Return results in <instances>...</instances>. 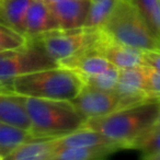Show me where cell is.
Returning <instances> with one entry per match:
<instances>
[{
	"label": "cell",
	"mask_w": 160,
	"mask_h": 160,
	"mask_svg": "<svg viewBox=\"0 0 160 160\" xmlns=\"http://www.w3.org/2000/svg\"><path fill=\"white\" fill-rule=\"evenodd\" d=\"M160 100L149 99L137 104L122 108L108 115L87 120L83 126L100 132L127 149L134 139L156 124Z\"/></svg>",
	"instance_id": "obj_1"
},
{
	"label": "cell",
	"mask_w": 160,
	"mask_h": 160,
	"mask_svg": "<svg viewBox=\"0 0 160 160\" xmlns=\"http://www.w3.org/2000/svg\"><path fill=\"white\" fill-rule=\"evenodd\" d=\"M80 76L66 67L41 69L16 77L8 90L23 97L71 101L82 89Z\"/></svg>",
	"instance_id": "obj_2"
},
{
	"label": "cell",
	"mask_w": 160,
	"mask_h": 160,
	"mask_svg": "<svg viewBox=\"0 0 160 160\" xmlns=\"http://www.w3.org/2000/svg\"><path fill=\"white\" fill-rule=\"evenodd\" d=\"M31 122V133L38 138H55L76 131L86 118L68 100H51L25 97Z\"/></svg>",
	"instance_id": "obj_3"
},
{
	"label": "cell",
	"mask_w": 160,
	"mask_h": 160,
	"mask_svg": "<svg viewBox=\"0 0 160 160\" xmlns=\"http://www.w3.org/2000/svg\"><path fill=\"white\" fill-rule=\"evenodd\" d=\"M100 30L108 38L123 45L142 51H160V41L129 0H118Z\"/></svg>",
	"instance_id": "obj_4"
},
{
	"label": "cell",
	"mask_w": 160,
	"mask_h": 160,
	"mask_svg": "<svg viewBox=\"0 0 160 160\" xmlns=\"http://www.w3.org/2000/svg\"><path fill=\"white\" fill-rule=\"evenodd\" d=\"M57 66L35 38H28L24 45L17 48L0 51V81L8 86L19 76Z\"/></svg>",
	"instance_id": "obj_5"
},
{
	"label": "cell",
	"mask_w": 160,
	"mask_h": 160,
	"mask_svg": "<svg viewBox=\"0 0 160 160\" xmlns=\"http://www.w3.org/2000/svg\"><path fill=\"white\" fill-rule=\"evenodd\" d=\"M100 29H55L33 38L38 41L46 53L57 64L86 47L94 44L100 38Z\"/></svg>",
	"instance_id": "obj_6"
},
{
	"label": "cell",
	"mask_w": 160,
	"mask_h": 160,
	"mask_svg": "<svg viewBox=\"0 0 160 160\" xmlns=\"http://www.w3.org/2000/svg\"><path fill=\"white\" fill-rule=\"evenodd\" d=\"M71 102L86 120L101 118L120 109V97L114 90L105 91L85 85Z\"/></svg>",
	"instance_id": "obj_7"
},
{
	"label": "cell",
	"mask_w": 160,
	"mask_h": 160,
	"mask_svg": "<svg viewBox=\"0 0 160 160\" xmlns=\"http://www.w3.org/2000/svg\"><path fill=\"white\" fill-rule=\"evenodd\" d=\"M114 91L120 97V109L149 100L146 92L142 66L120 69V75Z\"/></svg>",
	"instance_id": "obj_8"
},
{
	"label": "cell",
	"mask_w": 160,
	"mask_h": 160,
	"mask_svg": "<svg viewBox=\"0 0 160 160\" xmlns=\"http://www.w3.org/2000/svg\"><path fill=\"white\" fill-rule=\"evenodd\" d=\"M97 45L101 55L116 68L127 69L144 66V51L115 42L103 34L102 31Z\"/></svg>",
	"instance_id": "obj_9"
},
{
	"label": "cell",
	"mask_w": 160,
	"mask_h": 160,
	"mask_svg": "<svg viewBox=\"0 0 160 160\" xmlns=\"http://www.w3.org/2000/svg\"><path fill=\"white\" fill-rule=\"evenodd\" d=\"M98 41L82 51L76 53L75 55L62 60L59 66L73 70L80 76V78L96 75L113 67V65L99 52L97 45Z\"/></svg>",
	"instance_id": "obj_10"
},
{
	"label": "cell",
	"mask_w": 160,
	"mask_h": 160,
	"mask_svg": "<svg viewBox=\"0 0 160 160\" xmlns=\"http://www.w3.org/2000/svg\"><path fill=\"white\" fill-rule=\"evenodd\" d=\"M90 2L91 0H65L48 6L58 29L66 30L83 27Z\"/></svg>",
	"instance_id": "obj_11"
},
{
	"label": "cell",
	"mask_w": 160,
	"mask_h": 160,
	"mask_svg": "<svg viewBox=\"0 0 160 160\" xmlns=\"http://www.w3.org/2000/svg\"><path fill=\"white\" fill-rule=\"evenodd\" d=\"M0 122L31 132L25 97L10 90H0Z\"/></svg>",
	"instance_id": "obj_12"
},
{
	"label": "cell",
	"mask_w": 160,
	"mask_h": 160,
	"mask_svg": "<svg viewBox=\"0 0 160 160\" xmlns=\"http://www.w3.org/2000/svg\"><path fill=\"white\" fill-rule=\"evenodd\" d=\"M58 29L49 6L43 0H32L24 23V36L33 38L45 32Z\"/></svg>",
	"instance_id": "obj_13"
},
{
	"label": "cell",
	"mask_w": 160,
	"mask_h": 160,
	"mask_svg": "<svg viewBox=\"0 0 160 160\" xmlns=\"http://www.w3.org/2000/svg\"><path fill=\"white\" fill-rule=\"evenodd\" d=\"M56 149V137L33 138L12 149L5 160H53Z\"/></svg>",
	"instance_id": "obj_14"
},
{
	"label": "cell",
	"mask_w": 160,
	"mask_h": 160,
	"mask_svg": "<svg viewBox=\"0 0 160 160\" xmlns=\"http://www.w3.org/2000/svg\"><path fill=\"white\" fill-rule=\"evenodd\" d=\"M56 142L57 147H97L118 144L100 132L83 125L71 133L56 137Z\"/></svg>",
	"instance_id": "obj_15"
},
{
	"label": "cell",
	"mask_w": 160,
	"mask_h": 160,
	"mask_svg": "<svg viewBox=\"0 0 160 160\" xmlns=\"http://www.w3.org/2000/svg\"><path fill=\"white\" fill-rule=\"evenodd\" d=\"M120 149L123 147L118 144L97 147H57L53 160H99Z\"/></svg>",
	"instance_id": "obj_16"
},
{
	"label": "cell",
	"mask_w": 160,
	"mask_h": 160,
	"mask_svg": "<svg viewBox=\"0 0 160 160\" xmlns=\"http://www.w3.org/2000/svg\"><path fill=\"white\" fill-rule=\"evenodd\" d=\"M32 0H0V23L24 35V23Z\"/></svg>",
	"instance_id": "obj_17"
},
{
	"label": "cell",
	"mask_w": 160,
	"mask_h": 160,
	"mask_svg": "<svg viewBox=\"0 0 160 160\" xmlns=\"http://www.w3.org/2000/svg\"><path fill=\"white\" fill-rule=\"evenodd\" d=\"M33 138L38 137H35L29 131L0 122V153L2 155L3 160L12 149Z\"/></svg>",
	"instance_id": "obj_18"
},
{
	"label": "cell",
	"mask_w": 160,
	"mask_h": 160,
	"mask_svg": "<svg viewBox=\"0 0 160 160\" xmlns=\"http://www.w3.org/2000/svg\"><path fill=\"white\" fill-rule=\"evenodd\" d=\"M127 149H135L142 153V158L160 152V126L152 125L129 144Z\"/></svg>",
	"instance_id": "obj_19"
},
{
	"label": "cell",
	"mask_w": 160,
	"mask_h": 160,
	"mask_svg": "<svg viewBox=\"0 0 160 160\" xmlns=\"http://www.w3.org/2000/svg\"><path fill=\"white\" fill-rule=\"evenodd\" d=\"M116 2L118 0H91L83 27L89 29H100L111 14Z\"/></svg>",
	"instance_id": "obj_20"
},
{
	"label": "cell",
	"mask_w": 160,
	"mask_h": 160,
	"mask_svg": "<svg viewBox=\"0 0 160 160\" xmlns=\"http://www.w3.org/2000/svg\"><path fill=\"white\" fill-rule=\"evenodd\" d=\"M118 75H120V69L113 66L102 72L87 76V77H81V80L83 85L90 88L105 90V91H113L116 87Z\"/></svg>",
	"instance_id": "obj_21"
},
{
	"label": "cell",
	"mask_w": 160,
	"mask_h": 160,
	"mask_svg": "<svg viewBox=\"0 0 160 160\" xmlns=\"http://www.w3.org/2000/svg\"><path fill=\"white\" fill-rule=\"evenodd\" d=\"M28 38L23 34L0 23V51L20 47L27 43Z\"/></svg>",
	"instance_id": "obj_22"
},
{
	"label": "cell",
	"mask_w": 160,
	"mask_h": 160,
	"mask_svg": "<svg viewBox=\"0 0 160 160\" xmlns=\"http://www.w3.org/2000/svg\"><path fill=\"white\" fill-rule=\"evenodd\" d=\"M145 72L146 92L149 99L160 100V70L149 66H142Z\"/></svg>",
	"instance_id": "obj_23"
},
{
	"label": "cell",
	"mask_w": 160,
	"mask_h": 160,
	"mask_svg": "<svg viewBox=\"0 0 160 160\" xmlns=\"http://www.w3.org/2000/svg\"><path fill=\"white\" fill-rule=\"evenodd\" d=\"M129 1L139 11V13L142 14L146 23L148 24L149 19H150L151 14L155 11L156 7H157L160 0H129Z\"/></svg>",
	"instance_id": "obj_24"
},
{
	"label": "cell",
	"mask_w": 160,
	"mask_h": 160,
	"mask_svg": "<svg viewBox=\"0 0 160 160\" xmlns=\"http://www.w3.org/2000/svg\"><path fill=\"white\" fill-rule=\"evenodd\" d=\"M148 27L153 33V35L160 41V1L149 19Z\"/></svg>",
	"instance_id": "obj_25"
},
{
	"label": "cell",
	"mask_w": 160,
	"mask_h": 160,
	"mask_svg": "<svg viewBox=\"0 0 160 160\" xmlns=\"http://www.w3.org/2000/svg\"><path fill=\"white\" fill-rule=\"evenodd\" d=\"M144 66L160 70V51H144Z\"/></svg>",
	"instance_id": "obj_26"
},
{
	"label": "cell",
	"mask_w": 160,
	"mask_h": 160,
	"mask_svg": "<svg viewBox=\"0 0 160 160\" xmlns=\"http://www.w3.org/2000/svg\"><path fill=\"white\" fill-rule=\"evenodd\" d=\"M142 159H145V160H160V152L146 156V157H144Z\"/></svg>",
	"instance_id": "obj_27"
},
{
	"label": "cell",
	"mask_w": 160,
	"mask_h": 160,
	"mask_svg": "<svg viewBox=\"0 0 160 160\" xmlns=\"http://www.w3.org/2000/svg\"><path fill=\"white\" fill-rule=\"evenodd\" d=\"M44 2H46L47 5H51V3H55V2H60V1H65V0H43Z\"/></svg>",
	"instance_id": "obj_28"
},
{
	"label": "cell",
	"mask_w": 160,
	"mask_h": 160,
	"mask_svg": "<svg viewBox=\"0 0 160 160\" xmlns=\"http://www.w3.org/2000/svg\"><path fill=\"white\" fill-rule=\"evenodd\" d=\"M0 90H8V85L2 81H0Z\"/></svg>",
	"instance_id": "obj_29"
},
{
	"label": "cell",
	"mask_w": 160,
	"mask_h": 160,
	"mask_svg": "<svg viewBox=\"0 0 160 160\" xmlns=\"http://www.w3.org/2000/svg\"><path fill=\"white\" fill-rule=\"evenodd\" d=\"M155 125H158V126H160V111H159V115H158V118H157V121H156V124Z\"/></svg>",
	"instance_id": "obj_30"
},
{
	"label": "cell",
	"mask_w": 160,
	"mask_h": 160,
	"mask_svg": "<svg viewBox=\"0 0 160 160\" xmlns=\"http://www.w3.org/2000/svg\"><path fill=\"white\" fill-rule=\"evenodd\" d=\"M0 160H3V157H2V155L0 153Z\"/></svg>",
	"instance_id": "obj_31"
}]
</instances>
